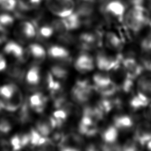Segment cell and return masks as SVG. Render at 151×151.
<instances>
[{"label":"cell","instance_id":"16","mask_svg":"<svg viewBox=\"0 0 151 151\" xmlns=\"http://www.w3.org/2000/svg\"><path fill=\"white\" fill-rule=\"evenodd\" d=\"M57 128V123L52 116H45L39 119L35 124L36 130L42 136L48 137Z\"/></svg>","mask_w":151,"mask_h":151},{"label":"cell","instance_id":"35","mask_svg":"<svg viewBox=\"0 0 151 151\" xmlns=\"http://www.w3.org/2000/svg\"><path fill=\"white\" fill-rule=\"evenodd\" d=\"M14 84H7L0 87V97L2 100L9 99L18 88Z\"/></svg>","mask_w":151,"mask_h":151},{"label":"cell","instance_id":"1","mask_svg":"<svg viewBox=\"0 0 151 151\" xmlns=\"http://www.w3.org/2000/svg\"><path fill=\"white\" fill-rule=\"evenodd\" d=\"M149 13L143 4L130 5L126 9L123 22L126 28L137 32L149 22Z\"/></svg>","mask_w":151,"mask_h":151},{"label":"cell","instance_id":"24","mask_svg":"<svg viewBox=\"0 0 151 151\" xmlns=\"http://www.w3.org/2000/svg\"><path fill=\"white\" fill-rule=\"evenodd\" d=\"M19 63L12 64L6 68L7 75L17 81H21L25 77V71Z\"/></svg>","mask_w":151,"mask_h":151},{"label":"cell","instance_id":"31","mask_svg":"<svg viewBox=\"0 0 151 151\" xmlns=\"http://www.w3.org/2000/svg\"><path fill=\"white\" fill-rule=\"evenodd\" d=\"M36 37L40 40H44L50 38L54 32L51 24L42 23L36 28Z\"/></svg>","mask_w":151,"mask_h":151},{"label":"cell","instance_id":"34","mask_svg":"<svg viewBox=\"0 0 151 151\" xmlns=\"http://www.w3.org/2000/svg\"><path fill=\"white\" fill-rule=\"evenodd\" d=\"M51 73L58 80H64L67 78L68 71L65 66L60 64L54 65L51 68Z\"/></svg>","mask_w":151,"mask_h":151},{"label":"cell","instance_id":"43","mask_svg":"<svg viewBox=\"0 0 151 151\" xmlns=\"http://www.w3.org/2000/svg\"><path fill=\"white\" fill-rule=\"evenodd\" d=\"M141 46L145 51L151 52V31L143 38Z\"/></svg>","mask_w":151,"mask_h":151},{"label":"cell","instance_id":"14","mask_svg":"<svg viewBox=\"0 0 151 151\" xmlns=\"http://www.w3.org/2000/svg\"><path fill=\"white\" fill-rule=\"evenodd\" d=\"M24 97L20 89L18 88L12 96L7 100L0 99V104L2 110L14 112L19 109L24 101Z\"/></svg>","mask_w":151,"mask_h":151},{"label":"cell","instance_id":"7","mask_svg":"<svg viewBox=\"0 0 151 151\" xmlns=\"http://www.w3.org/2000/svg\"><path fill=\"white\" fill-rule=\"evenodd\" d=\"M4 52L14 58L18 63L21 64L25 63L31 57L28 48H24L17 42L10 41L6 42L4 47Z\"/></svg>","mask_w":151,"mask_h":151},{"label":"cell","instance_id":"23","mask_svg":"<svg viewBox=\"0 0 151 151\" xmlns=\"http://www.w3.org/2000/svg\"><path fill=\"white\" fill-rule=\"evenodd\" d=\"M30 55L35 64L42 63L46 57V51L44 48L38 44H31L28 47Z\"/></svg>","mask_w":151,"mask_h":151},{"label":"cell","instance_id":"40","mask_svg":"<svg viewBox=\"0 0 151 151\" xmlns=\"http://www.w3.org/2000/svg\"><path fill=\"white\" fill-rule=\"evenodd\" d=\"M57 38L60 42L65 44L70 45L76 42L75 37L71 34L68 33V32L61 34H58Z\"/></svg>","mask_w":151,"mask_h":151},{"label":"cell","instance_id":"11","mask_svg":"<svg viewBox=\"0 0 151 151\" xmlns=\"http://www.w3.org/2000/svg\"><path fill=\"white\" fill-rule=\"evenodd\" d=\"M122 64L126 75V78L133 81L139 77L142 72V66L132 57H126L122 58Z\"/></svg>","mask_w":151,"mask_h":151},{"label":"cell","instance_id":"25","mask_svg":"<svg viewBox=\"0 0 151 151\" xmlns=\"http://www.w3.org/2000/svg\"><path fill=\"white\" fill-rule=\"evenodd\" d=\"M106 45L110 49L115 51L121 50L123 47V42L121 38L113 32H107L105 35Z\"/></svg>","mask_w":151,"mask_h":151},{"label":"cell","instance_id":"36","mask_svg":"<svg viewBox=\"0 0 151 151\" xmlns=\"http://www.w3.org/2000/svg\"><path fill=\"white\" fill-rule=\"evenodd\" d=\"M68 114L67 112L63 109H56L52 114V117L56 121L57 123V128L61 127L65 122L66 121Z\"/></svg>","mask_w":151,"mask_h":151},{"label":"cell","instance_id":"9","mask_svg":"<svg viewBox=\"0 0 151 151\" xmlns=\"http://www.w3.org/2000/svg\"><path fill=\"white\" fill-rule=\"evenodd\" d=\"M122 60V58L120 55L113 57L104 52H100L96 55V64L99 70L108 71L119 67Z\"/></svg>","mask_w":151,"mask_h":151},{"label":"cell","instance_id":"6","mask_svg":"<svg viewBox=\"0 0 151 151\" xmlns=\"http://www.w3.org/2000/svg\"><path fill=\"white\" fill-rule=\"evenodd\" d=\"M103 32L101 30L94 29L93 31L82 33L78 37V46L84 51H90L101 46Z\"/></svg>","mask_w":151,"mask_h":151},{"label":"cell","instance_id":"21","mask_svg":"<svg viewBox=\"0 0 151 151\" xmlns=\"http://www.w3.org/2000/svg\"><path fill=\"white\" fill-rule=\"evenodd\" d=\"M29 142V134L27 133L15 134L11 138L9 143L12 150H18L28 146Z\"/></svg>","mask_w":151,"mask_h":151},{"label":"cell","instance_id":"8","mask_svg":"<svg viewBox=\"0 0 151 151\" xmlns=\"http://www.w3.org/2000/svg\"><path fill=\"white\" fill-rule=\"evenodd\" d=\"M37 30L34 25L28 21H22L16 26L14 34L18 41L25 42L36 37Z\"/></svg>","mask_w":151,"mask_h":151},{"label":"cell","instance_id":"12","mask_svg":"<svg viewBox=\"0 0 151 151\" xmlns=\"http://www.w3.org/2000/svg\"><path fill=\"white\" fill-rule=\"evenodd\" d=\"M47 54L50 58L65 66L67 65L71 61L69 51L60 45H54L50 46L48 48Z\"/></svg>","mask_w":151,"mask_h":151},{"label":"cell","instance_id":"33","mask_svg":"<svg viewBox=\"0 0 151 151\" xmlns=\"http://www.w3.org/2000/svg\"><path fill=\"white\" fill-rule=\"evenodd\" d=\"M109 97H103V99H101L97 102L96 105L104 115L109 113L114 106L118 104V101L110 99Z\"/></svg>","mask_w":151,"mask_h":151},{"label":"cell","instance_id":"26","mask_svg":"<svg viewBox=\"0 0 151 151\" xmlns=\"http://www.w3.org/2000/svg\"><path fill=\"white\" fill-rule=\"evenodd\" d=\"M119 136V130L114 126H110L103 130L101 137L103 143L113 144L116 143Z\"/></svg>","mask_w":151,"mask_h":151},{"label":"cell","instance_id":"37","mask_svg":"<svg viewBox=\"0 0 151 151\" xmlns=\"http://www.w3.org/2000/svg\"><path fill=\"white\" fill-rule=\"evenodd\" d=\"M50 24L52 26L54 32H56L58 35L68 31L63 18L52 20Z\"/></svg>","mask_w":151,"mask_h":151},{"label":"cell","instance_id":"30","mask_svg":"<svg viewBox=\"0 0 151 151\" xmlns=\"http://www.w3.org/2000/svg\"><path fill=\"white\" fill-rule=\"evenodd\" d=\"M150 100L143 93L138 91L137 93L130 100V106L134 109H139L147 106L149 103Z\"/></svg>","mask_w":151,"mask_h":151},{"label":"cell","instance_id":"5","mask_svg":"<svg viewBox=\"0 0 151 151\" xmlns=\"http://www.w3.org/2000/svg\"><path fill=\"white\" fill-rule=\"evenodd\" d=\"M47 9L53 15L64 18L73 13L76 4L73 0H44Z\"/></svg>","mask_w":151,"mask_h":151},{"label":"cell","instance_id":"39","mask_svg":"<svg viewBox=\"0 0 151 151\" xmlns=\"http://www.w3.org/2000/svg\"><path fill=\"white\" fill-rule=\"evenodd\" d=\"M17 4V0H0V8L6 11H14Z\"/></svg>","mask_w":151,"mask_h":151},{"label":"cell","instance_id":"3","mask_svg":"<svg viewBox=\"0 0 151 151\" xmlns=\"http://www.w3.org/2000/svg\"><path fill=\"white\" fill-rule=\"evenodd\" d=\"M95 91L93 85L86 79L78 80L71 90L72 99L78 104L87 102Z\"/></svg>","mask_w":151,"mask_h":151},{"label":"cell","instance_id":"20","mask_svg":"<svg viewBox=\"0 0 151 151\" xmlns=\"http://www.w3.org/2000/svg\"><path fill=\"white\" fill-rule=\"evenodd\" d=\"M27 84L31 87L37 86L41 81L40 68L38 64L32 65L25 74Z\"/></svg>","mask_w":151,"mask_h":151},{"label":"cell","instance_id":"44","mask_svg":"<svg viewBox=\"0 0 151 151\" xmlns=\"http://www.w3.org/2000/svg\"><path fill=\"white\" fill-rule=\"evenodd\" d=\"M6 68V63L4 56L0 54V71L5 70Z\"/></svg>","mask_w":151,"mask_h":151},{"label":"cell","instance_id":"13","mask_svg":"<svg viewBox=\"0 0 151 151\" xmlns=\"http://www.w3.org/2000/svg\"><path fill=\"white\" fill-rule=\"evenodd\" d=\"M134 139L139 145H146L151 139V123L147 120L139 122L135 128Z\"/></svg>","mask_w":151,"mask_h":151},{"label":"cell","instance_id":"17","mask_svg":"<svg viewBox=\"0 0 151 151\" xmlns=\"http://www.w3.org/2000/svg\"><path fill=\"white\" fill-rule=\"evenodd\" d=\"M74 65L77 71L81 73L90 72L94 68V62L93 58L85 52L80 54L77 57Z\"/></svg>","mask_w":151,"mask_h":151},{"label":"cell","instance_id":"29","mask_svg":"<svg viewBox=\"0 0 151 151\" xmlns=\"http://www.w3.org/2000/svg\"><path fill=\"white\" fill-rule=\"evenodd\" d=\"M63 19L68 31L78 29L83 25L81 18L74 11L71 14L63 18Z\"/></svg>","mask_w":151,"mask_h":151},{"label":"cell","instance_id":"38","mask_svg":"<svg viewBox=\"0 0 151 151\" xmlns=\"http://www.w3.org/2000/svg\"><path fill=\"white\" fill-rule=\"evenodd\" d=\"M12 128L11 122L5 117L0 119V134H6Z\"/></svg>","mask_w":151,"mask_h":151},{"label":"cell","instance_id":"46","mask_svg":"<svg viewBox=\"0 0 151 151\" xmlns=\"http://www.w3.org/2000/svg\"><path fill=\"white\" fill-rule=\"evenodd\" d=\"M146 146L147 147V148L149 149V150H151V139L150 140H149L147 143L146 144Z\"/></svg>","mask_w":151,"mask_h":151},{"label":"cell","instance_id":"15","mask_svg":"<svg viewBox=\"0 0 151 151\" xmlns=\"http://www.w3.org/2000/svg\"><path fill=\"white\" fill-rule=\"evenodd\" d=\"M78 133L86 137L95 136L98 131L97 123L88 117L82 116V117L78 125Z\"/></svg>","mask_w":151,"mask_h":151},{"label":"cell","instance_id":"41","mask_svg":"<svg viewBox=\"0 0 151 151\" xmlns=\"http://www.w3.org/2000/svg\"><path fill=\"white\" fill-rule=\"evenodd\" d=\"M138 143L133 138L132 139L127 140L122 146V150L125 151H133L137 150Z\"/></svg>","mask_w":151,"mask_h":151},{"label":"cell","instance_id":"10","mask_svg":"<svg viewBox=\"0 0 151 151\" xmlns=\"http://www.w3.org/2000/svg\"><path fill=\"white\" fill-rule=\"evenodd\" d=\"M84 140L80 134L70 133L64 135L61 142L58 145V149L63 151H74L81 149Z\"/></svg>","mask_w":151,"mask_h":151},{"label":"cell","instance_id":"2","mask_svg":"<svg viewBox=\"0 0 151 151\" xmlns=\"http://www.w3.org/2000/svg\"><path fill=\"white\" fill-rule=\"evenodd\" d=\"M100 10L106 22H122L126 7L121 0H106Z\"/></svg>","mask_w":151,"mask_h":151},{"label":"cell","instance_id":"45","mask_svg":"<svg viewBox=\"0 0 151 151\" xmlns=\"http://www.w3.org/2000/svg\"><path fill=\"white\" fill-rule=\"evenodd\" d=\"M97 146L94 143H89L86 146V150H97Z\"/></svg>","mask_w":151,"mask_h":151},{"label":"cell","instance_id":"4","mask_svg":"<svg viewBox=\"0 0 151 151\" xmlns=\"http://www.w3.org/2000/svg\"><path fill=\"white\" fill-rule=\"evenodd\" d=\"M93 81L94 90L103 97H111L117 91L116 83L104 74H96L93 77Z\"/></svg>","mask_w":151,"mask_h":151},{"label":"cell","instance_id":"19","mask_svg":"<svg viewBox=\"0 0 151 151\" xmlns=\"http://www.w3.org/2000/svg\"><path fill=\"white\" fill-rule=\"evenodd\" d=\"M31 109L29 105L28 98L24 99L23 103L18 110L15 119L17 121L21 124H27L29 123L32 119Z\"/></svg>","mask_w":151,"mask_h":151},{"label":"cell","instance_id":"28","mask_svg":"<svg viewBox=\"0 0 151 151\" xmlns=\"http://www.w3.org/2000/svg\"><path fill=\"white\" fill-rule=\"evenodd\" d=\"M29 134V145L32 147H40L48 139V137L41 135L36 129L32 128L28 132Z\"/></svg>","mask_w":151,"mask_h":151},{"label":"cell","instance_id":"42","mask_svg":"<svg viewBox=\"0 0 151 151\" xmlns=\"http://www.w3.org/2000/svg\"><path fill=\"white\" fill-rule=\"evenodd\" d=\"M50 135V137H48L49 139L54 145H58L62 141L65 134L60 131H57L55 132H52Z\"/></svg>","mask_w":151,"mask_h":151},{"label":"cell","instance_id":"18","mask_svg":"<svg viewBox=\"0 0 151 151\" xmlns=\"http://www.w3.org/2000/svg\"><path fill=\"white\" fill-rule=\"evenodd\" d=\"M28 100L31 110L38 113H42L44 110L47 103V97L39 91L32 94Z\"/></svg>","mask_w":151,"mask_h":151},{"label":"cell","instance_id":"47","mask_svg":"<svg viewBox=\"0 0 151 151\" xmlns=\"http://www.w3.org/2000/svg\"><path fill=\"white\" fill-rule=\"evenodd\" d=\"M150 113H151V106H150Z\"/></svg>","mask_w":151,"mask_h":151},{"label":"cell","instance_id":"32","mask_svg":"<svg viewBox=\"0 0 151 151\" xmlns=\"http://www.w3.org/2000/svg\"><path fill=\"white\" fill-rule=\"evenodd\" d=\"M15 17L8 13L0 14V31L8 32L14 24Z\"/></svg>","mask_w":151,"mask_h":151},{"label":"cell","instance_id":"27","mask_svg":"<svg viewBox=\"0 0 151 151\" xmlns=\"http://www.w3.org/2000/svg\"><path fill=\"white\" fill-rule=\"evenodd\" d=\"M113 125L119 130L130 129L133 125V121L130 116L126 114L116 116L113 119Z\"/></svg>","mask_w":151,"mask_h":151},{"label":"cell","instance_id":"22","mask_svg":"<svg viewBox=\"0 0 151 151\" xmlns=\"http://www.w3.org/2000/svg\"><path fill=\"white\" fill-rule=\"evenodd\" d=\"M138 91L145 94L151 101V74L141 76L137 81Z\"/></svg>","mask_w":151,"mask_h":151}]
</instances>
